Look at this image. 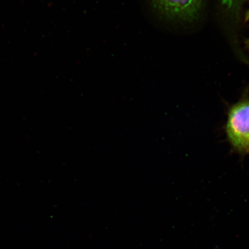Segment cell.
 Listing matches in <instances>:
<instances>
[{"label": "cell", "instance_id": "7a4b0ae2", "mask_svg": "<svg viewBox=\"0 0 249 249\" xmlns=\"http://www.w3.org/2000/svg\"><path fill=\"white\" fill-rule=\"evenodd\" d=\"M159 15L177 20L191 21L200 14L204 0H147Z\"/></svg>", "mask_w": 249, "mask_h": 249}, {"label": "cell", "instance_id": "277c9868", "mask_svg": "<svg viewBox=\"0 0 249 249\" xmlns=\"http://www.w3.org/2000/svg\"><path fill=\"white\" fill-rule=\"evenodd\" d=\"M245 20H246V21H249V9H248V11H247V14H246Z\"/></svg>", "mask_w": 249, "mask_h": 249}, {"label": "cell", "instance_id": "5b68a950", "mask_svg": "<svg viewBox=\"0 0 249 249\" xmlns=\"http://www.w3.org/2000/svg\"><path fill=\"white\" fill-rule=\"evenodd\" d=\"M246 45H247V47L249 51V38L247 40V42H246Z\"/></svg>", "mask_w": 249, "mask_h": 249}, {"label": "cell", "instance_id": "6da1fadb", "mask_svg": "<svg viewBox=\"0 0 249 249\" xmlns=\"http://www.w3.org/2000/svg\"><path fill=\"white\" fill-rule=\"evenodd\" d=\"M227 141L233 151L249 155V97L245 94L230 107L225 125Z\"/></svg>", "mask_w": 249, "mask_h": 249}, {"label": "cell", "instance_id": "3957f363", "mask_svg": "<svg viewBox=\"0 0 249 249\" xmlns=\"http://www.w3.org/2000/svg\"><path fill=\"white\" fill-rule=\"evenodd\" d=\"M245 0H222V5L232 14H238Z\"/></svg>", "mask_w": 249, "mask_h": 249}]
</instances>
